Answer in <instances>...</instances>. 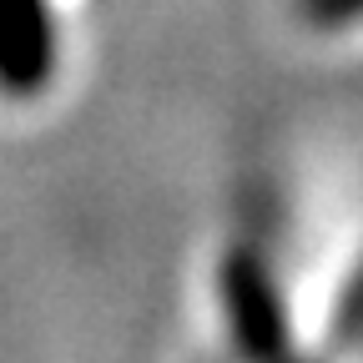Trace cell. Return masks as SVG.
Masks as SVG:
<instances>
[{"instance_id": "obj_1", "label": "cell", "mask_w": 363, "mask_h": 363, "mask_svg": "<svg viewBox=\"0 0 363 363\" xmlns=\"http://www.w3.org/2000/svg\"><path fill=\"white\" fill-rule=\"evenodd\" d=\"M56 71L51 0H0V96L26 101Z\"/></svg>"}, {"instance_id": "obj_2", "label": "cell", "mask_w": 363, "mask_h": 363, "mask_svg": "<svg viewBox=\"0 0 363 363\" xmlns=\"http://www.w3.org/2000/svg\"><path fill=\"white\" fill-rule=\"evenodd\" d=\"M303 11L318 26H338V21H358L363 16V0H303Z\"/></svg>"}]
</instances>
